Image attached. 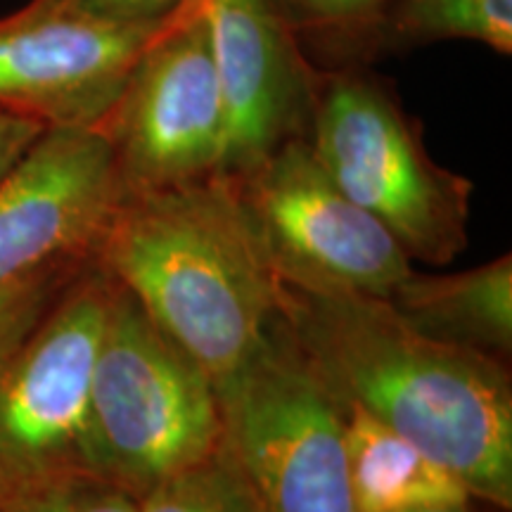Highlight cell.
Instances as JSON below:
<instances>
[{"label": "cell", "instance_id": "cell-19", "mask_svg": "<svg viewBox=\"0 0 512 512\" xmlns=\"http://www.w3.org/2000/svg\"><path fill=\"white\" fill-rule=\"evenodd\" d=\"M53 3L107 24L143 27V24H159L169 19L188 0H53Z\"/></svg>", "mask_w": 512, "mask_h": 512}, {"label": "cell", "instance_id": "cell-9", "mask_svg": "<svg viewBox=\"0 0 512 512\" xmlns=\"http://www.w3.org/2000/svg\"><path fill=\"white\" fill-rule=\"evenodd\" d=\"M169 19L121 27L29 0L0 17V110L46 128H98Z\"/></svg>", "mask_w": 512, "mask_h": 512}, {"label": "cell", "instance_id": "cell-18", "mask_svg": "<svg viewBox=\"0 0 512 512\" xmlns=\"http://www.w3.org/2000/svg\"><path fill=\"white\" fill-rule=\"evenodd\" d=\"M285 12L318 27H370L380 22L389 0H278Z\"/></svg>", "mask_w": 512, "mask_h": 512}, {"label": "cell", "instance_id": "cell-10", "mask_svg": "<svg viewBox=\"0 0 512 512\" xmlns=\"http://www.w3.org/2000/svg\"><path fill=\"white\" fill-rule=\"evenodd\" d=\"M124 197L100 128H46L0 181V285L95 261Z\"/></svg>", "mask_w": 512, "mask_h": 512}, {"label": "cell", "instance_id": "cell-5", "mask_svg": "<svg viewBox=\"0 0 512 512\" xmlns=\"http://www.w3.org/2000/svg\"><path fill=\"white\" fill-rule=\"evenodd\" d=\"M112 287L95 261L83 268L0 366V512L98 477L91 380Z\"/></svg>", "mask_w": 512, "mask_h": 512}, {"label": "cell", "instance_id": "cell-6", "mask_svg": "<svg viewBox=\"0 0 512 512\" xmlns=\"http://www.w3.org/2000/svg\"><path fill=\"white\" fill-rule=\"evenodd\" d=\"M219 399L223 444L256 512H356L339 403L283 316Z\"/></svg>", "mask_w": 512, "mask_h": 512}, {"label": "cell", "instance_id": "cell-3", "mask_svg": "<svg viewBox=\"0 0 512 512\" xmlns=\"http://www.w3.org/2000/svg\"><path fill=\"white\" fill-rule=\"evenodd\" d=\"M91 439L98 477L138 501L223 444L214 380L117 283L95 354Z\"/></svg>", "mask_w": 512, "mask_h": 512}, {"label": "cell", "instance_id": "cell-11", "mask_svg": "<svg viewBox=\"0 0 512 512\" xmlns=\"http://www.w3.org/2000/svg\"><path fill=\"white\" fill-rule=\"evenodd\" d=\"M202 8L226 117L219 176L238 181L280 145L306 138L316 81L278 0H202Z\"/></svg>", "mask_w": 512, "mask_h": 512}, {"label": "cell", "instance_id": "cell-2", "mask_svg": "<svg viewBox=\"0 0 512 512\" xmlns=\"http://www.w3.org/2000/svg\"><path fill=\"white\" fill-rule=\"evenodd\" d=\"M95 264L216 389L245 366L280 316L278 283L238 183L226 176L126 192Z\"/></svg>", "mask_w": 512, "mask_h": 512}, {"label": "cell", "instance_id": "cell-15", "mask_svg": "<svg viewBox=\"0 0 512 512\" xmlns=\"http://www.w3.org/2000/svg\"><path fill=\"white\" fill-rule=\"evenodd\" d=\"M138 512H256L226 444L202 463L164 479L138 501Z\"/></svg>", "mask_w": 512, "mask_h": 512}, {"label": "cell", "instance_id": "cell-21", "mask_svg": "<svg viewBox=\"0 0 512 512\" xmlns=\"http://www.w3.org/2000/svg\"><path fill=\"white\" fill-rule=\"evenodd\" d=\"M475 501L467 503H451V505H427V508H413V510H403V512H477L472 508Z\"/></svg>", "mask_w": 512, "mask_h": 512}, {"label": "cell", "instance_id": "cell-4", "mask_svg": "<svg viewBox=\"0 0 512 512\" xmlns=\"http://www.w3.org/2000/svg\"><path fill=\"white\" fill-rule=\"evenodd\" d=\"M306 143L332 183L375 216L408 259L448 266L465 252L472 183L434 162L420 124L387 83L358 72L316 83Z\"/></svg>", "mask_w": 512, "mask_h": 512}, {"label": "cell", "instance_id": "cell-16", "mask_svg": "<svg viewBox=\"0 0 512 512\" xmlns=\"http://www.w3.org/2000/svg\"><path fill=\"white\" fill-rule=\"evenodd\" d=\"M91 264L93 261L50 266L0 285V366L36 328L76 275Z\"/></svg>", "mask_w": 512, "mask_h": 512}, {"label": "cell", "instance_id": "cell-20", "mask_svg": "<svg viewBox=\"0 0 512 512\" xmlns=\"http://www.w3.org/2000/svg\"><path fill=\"white\" fill-rule=\"evenodd\" d=\"M43 131H46V126H41L34 119L0 110V181Z\"/></svg>", "mask_w": 512, "mask_h": 512}, {"label": "cell", "instance_id": "cell-8", "mask_svg": "<svg viewBox=\"0 0 512 512\" xmlns=\"http://www.w3.org/2000/svg\"><path fill=\"white\" fill-rule=\"evenodd\" d=\"M98 128L126 192L219 176L226 117L202 0H188L164 24Z\"/></svg>", "mask_w": 512, "mask_h": 512}, {"label": "cell", "instance_id": "cell-13", "mask_svg": "<svg viewBox=\"0 0 512 512\" xmlns=\"http://www.w3.org/2000/svg\"><path fill=\"white\" fill-rule=\"evenodd\" d=\"M356 512H403L475 501L460 479L361 406L339 401Z\"/></svg>", "mask_w": 512, "mask_h": 512}, {"label": "cell", "instance_id": "cell-14", "mask_svg": "<svg viewBox=\"0 0 512 512\" xmlns=\"http://www.w3.org/2000/svg\"><path fill=\"white\" fill-rule=\"evenodd\" d=\"M382 22L403 41H477L512 55V0H389Z\"/></svg>", "mask_w": 512, "mask_h": 512}, {"label": "cell", "instance_id": "cell-17", "mask_svg": "<svg viewBox=\"0 0 512 512\" xmlns=\"http://www.w3.org/2000/svg\"><path fill=\"white\" fill-rule=\"evenodd\" d=\"M5 512H138V498L100 477H83Z\"/></svg>", "mask_w": 512, "mask_h": 512}, {"label": "cell", "instance_id": "cell-7", "mask_svg": "<svg viewBox=\"0 0 512 512\" xmlns=\"http://www.w3.org/2000/svg\"><path fill=\"white\" fill-rule=\"evenodd\" d=\"M235 183L280 287L389 299L413 273L399 242L332 183L306 138L280 145Z\"/></svg>", "mask_w": 512, "mask_h": 512}, {"label": "cell", "instance_id": "cell-12", "mask_svg": "<svg viewBox=\"0 0 512 512\" xmlns=\"http://www.w3.org/2000/svg\"><path fill=\"white\" fill-rule=\"evenodd\" d=\"M389 302L422 335L508 361L512 254L460 273H411Z\"/></svg>", "mask_w": 512, "mask_h": 512}, {"label": "cell", "instance_id": "cell-1", "mask_svg": "<svg viewBox=\"0 0 512 512\" xmlns=\"http://www.w3.org/2000/svg\"><path fill=\"white\" fill-rule=\"evenodd\" d=\"M278 309L335 399L413 441L475 501L512 508L508 361L422 335L382 297L278 285Z\"/></svg>", "mask_w": 512, "mask_h": 512}]
</instances>
